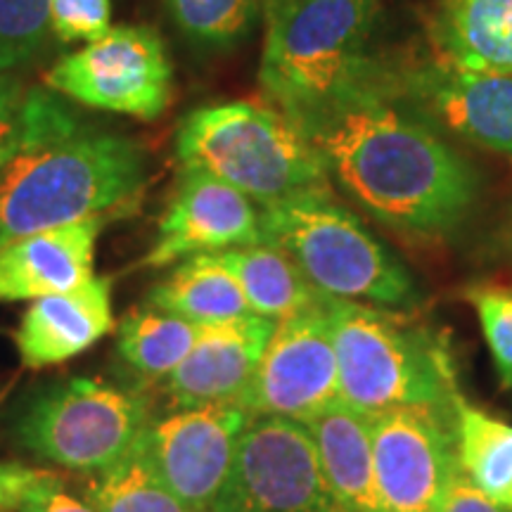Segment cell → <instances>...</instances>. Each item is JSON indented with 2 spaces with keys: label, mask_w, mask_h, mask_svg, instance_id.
I'll list each match as a JSON object with an SVG mask.
<instances>
[{
  "label": "cell",
  "mask_w": 512,
  "mask_h": 512,
  "mask_svg": "<svg viewBox=\"0 0 512 512\" xmlns=\"http://www.w3.org/2000/svg\"><path fill=\"white\" fill-rule=\"evenodd\" d=\"M325 482L342 512H384L375 479L370 415L337 401L306 422Z\"/></svg>",
  "instance_id": "18"
},
{
  "label": "cell",
  "mask_w": 512,
  "mask_h": 512,
  "mask_svg": "<svg viewBox=\"0 0 512 512\" xmlns=\"http://www.w3.org/2000/svg\"><path fill=\"white\" fill-rule=\"evenodd\" d=\"M261 245L285 252L318 292L380 309H411L420 287L401 259L342 207L328 188L299 192L259 211Z\"/></svg>",
  "instance_id": "3"
},
{
  "label": "cell",
  "mask_w": 512,
  "mask_h": 512,
  "mask_svg": "<svg viewBox=\"0 0 512 512\" xmlns=\"http://www.w3.org/2000/svg\"><path fill=\"white\" fill-rule=\"evenodd\" d=\"M46 86L93 110L157 119L174 95V67L150 27H112L98 41L62 57Z\"/></svg>",
  "instance_id": "8"
},
{
  "label": "cell",
  "mask_w": 512,
  "mask_h": 512,
  "mask_svg": "<svg viewBox=\"0 0 512 512\" xmlns=\"http://www.w3.org/2000/svg\"><path fill=\"white\" fill-rule=\"evenodd\" d=\"M396 91L441 136L512 159V72L460 67L437 57L394 67Z\"/></svg>",
  "instance_id": "13"
},
{
  "label": "cell",
  "mask_w": 512,
  "mask_h": 512,
  "mask_svg": "<svg viewBox=\"0 0 512 512\" xmlns=\"http://www.w3.org/2000/svg\"><path fill=\"white\" fill-rule=\"evenodd\" d=\"M209 512H342L302 422L252 415Z\"/></svg>",
  "instance_id": "9"
},
{
  "label": "cell",
  "mask_w": 512,
  "mask_h": 512,
  "mask_svg": "<svg viewBox=\"0 0 512 512\" xmlns=\"http://www.w3.org/2000/svg\"><path fill=\"white\" fill-rule=\"evenodd\" d=\"M145 183L143 145L72 119L0 166V249L38 230L128 211Z\"/></svg>",
  "instance_id": "2"
},
{
  "label": "cell",
  "mask_w": 512,
  "mask_h": 512,
  "mask_svg": "<svg viewBox=\"0 0 512 512\" xmlns=\"http://www.w3.org/2000/svg\"><path fill=\"white\" fill-rule=\"evenodd\" d=\"M377 0H290L266 19L259 81L294 124L311 117L366 67Z\"/></svg>",
  "instance_id": "6"
},
{
  "label": "cell",
  "mask_w": 512,
  "mask_h": 512,
  "mask_svg": "<svg viewBox=\"0 0 512 512\" xmlns=\"http://www.w3.org/2000/svg\"><path fill=\"white\" fill-rule=\"evenodd\" d=\"M273 330L275 320L261 316L202 325L195 347L164 380L171 403L178 411L214 403L240 406Z\"/></svg>",
  "instance_id": "15"
},
{
  "label": "cell",
  "mask_w": 512,
  "mask_h": 512,
  "mask_svg": "<svg viewBox=\"0 0 512 512\" xmlns=\"http://www.w3.org/2000/svg\"><path fill=\"white\" fill-rule=\"evenodd\" d=\"M441 512H512L510 508H503L491 501L489 496H484L475 484L470 482L460 470V465L453 472L451 482H448L444 505Z\"/></svg>",
  "instance_id": "31"
},
{
  "label": "cell",
  "mask_w": 512,
  "mask_h": 512,
  "mask_svg": "<svg viewBox=\"0 0 512 512\" xmlns=\"http://www.w3.org/2000/svg\"><path fill=\"white\" fill-rule=\"evenodd\" d=\"M46 475V470H36L22 463H0V512L17 510L24 494Z\"/></svg>",
  "instance_id": "32"
},
{
  "label": "cell",
  "mask_w": 512,
  "mask_h": 512,
  "mask_svg": "<svg viewBox=\"0 0 512 512\" xmlns=\"http://www.w3.org/2000/svg\"><path fill=\"white\" fill-rule=\"evenodd\" d=\"M147 304L195 325H219L254 316L235 275L216 254H195L183 259L169 278L150 292Z\"/></svg>",
  "instance_id": "21"
},
{
  "label": "cell",
  "mask_w": 512,
  "mask_h": 512,
  "mask_svg": "<svg viewBox=\"0 0 512 512\" xmlns=\"http://www.w3.org/2000/svg\"><path fill=\"white\" fill-rule=\"evenodd\" d=\"M216 256L235 275L254 316L278 323L330 299L309 283L290 256L271 245L226 249Z\"/></svg>",
  "instance_id": "20"
},
{
  "label": "cell",
  "mask_w": 512,
  "mask_h": 512,
  "mask_svg": "<svg viewBox=\"0 0 512 512\" xmlns=\"http://www.w3.org/2000/svg\"><path fill=\"white\" fill-rule=\"evenodd\" d=\"M200 330L202 325L147 304L121 320L117 349L138 375L166 380L195 347Z\"/></svg>",
  "instance_id": "23"
},
{
  "label": "cell",
  "mask_w": 512,
  "mask_h": 512,
  "mask_svg": "<svg viewBox=\"0 0 512 512\" xmlns=\"http://www.w3.org/2000/svg\"><path fill=\"white\" fill-rule=\"evenodd\" d=\"M112 330V285L93 275L62 294L34 299L17 330L22 363L41 370L79 356Z\"/></svg>",
  "instance_id": "17"
},
{
  "label": "cell",
  "mask_w": 512,
  "mask_h": 512,
  "mask_svg": "<svg viewBox=\"0 0 512 512\" xmlns=\"http://www.w3.org/2000/svg\"><path fill=\"white\" fill-rule=\"evenodd\" d=\"M458 465L491 501L512 510V425L456 399Z\"/></svg>",
  "instance_id": "22"
},
{
  "label": "cell",
  "mask_w": 512,
  "mask_h": 512,
  "mask_svg": "<svg viewBox=\"0 0 512 512\" xmlns=\"http://www.w3.org/2000/svg\"><path fill=\"white\" fill-rule=\"evenodd\" d=\"M430 38L460 67L512 72V0H437Z\"/></svg>",
  "instance_id": "19"
},
{
  "label": "cell",
  "mask_w": 512,
  "mask_h": 512,
  "mask_svg": "<svg viewBox=\"0 0 512 512\" xmlns=\"http://www.w3.org/2000/svg\"><path fill=\"white\" fill-rule=\"evenodd\" d=\"M339 401L358 413L394 408L456 411V375L446 344L373 306L330 299Z\"/></svg>",
  "instance_id": "5"
},
{
  "label": "cell",
  "mask_w": 512,
  "mask_h": 512,
  "mask_svg": "<svg viewBox=\"0 0 512 512\" xmlns=\"http://www.w3.org/2000/svg\"><path fill=\"white\" fill-rule=\"evenodd\" d=\"M50 24L64 43H93L112 29L110 0H50Z\"/></svg>",
  "instance_id": "29"
},
{
  "label": "cell",
  "mask_w": 512,
  "mask_h": 512,
  "mask_svg": "<svg viewBox=\"0 0 512 512\" xmlns=\"http://www.w3.org/2000/svg\"><path fill=\"white\" fill-rule=\"evenodd\" d=\"M147 425L143 399L91 377H69L27 403L17 439L67 470L102 472L138 444Z\"/></svg>",
  "instance_id": "7"
},
{
  "label": "cell",
  "mask_w": 512,
  "mask_h": 512,
  "mask_svg": "<svg viewBox=\"0 0 512 512\" xmlns=\"http://www.w3.org/2000/svg\"><path fill=\"white\" fill-rule=\"evenodd\" d=\"M50 29V0H0V74L29 62Z\"/></svg>",
  "instance_id": "27"
},
{
  "label": "cell",
  "mask_w": 512,
  "mask_h": 512,
  "mask_svg": "<svg viewBox=\"0 0 512 512\" xmlns=\"http://www.w3.org/2000/svg\"><path fill=\"white\" fill-rule=\"evenodd\" d=\"M384 512H441L458 467L456 411L394 408L370 415Z\"/></svg>",
  "instance_id": "12"
},
{
  "label": "cell",
  "mask_w": 512,
  "mask_h": 512,
  "mask_svg": "<svg viewBox=\"0 0 512 512\" xmlns=\"http://www.w3.org/2000/svg\"><path fill=\"white\" fill-rule=\"evenodd\" d=\"M242 406L181 408L150 422L138 448L155 475L190 512H209L233 472L247 422Z\"/></svg>",
  "instance_id": "11"
},
{
  "label": "cell",
  "mask_w": 512,
  "mask_h": 512,
  "mask_svg": "<svg viewBox=\"0 0 512 512\" xmlns=\"http://www.w3.org/2000/svg\"><path fill=\"white\" fill-rule=\"evenodd\" d=\"M330 299L275 323L254 380L240 401L249 415L306 425L339 401Z\"/></svg>",
  "instance_id": "10"
},
{
  "label": "cell",
  "mask_w": 512,
  "mask_h": 512,
  "mask_svg": "<svg viewBox=\"0 0 512 512\" xmlns=\"http://www.w3.org/2000/svg\"><path fill=\"white\" fill-rule=\"evenodd\" d=\"M261 245L259 211L233 185L197 171H183L174 200L159 221L155 247L143 266H171L195 254Z\"/></svg>",
  "instance_id": "14"
},
{
  "label": "cell",
  "mask_w": 512,
  "mask_h": 512,
  "mask_svg": "<svg viewBox=\"0 0 512 512\" xmlns=\"http://www.w3.org/2000/svg\"><path fill=\"white\" fill-rule=\"evenodd\" d=\"M297 126L328 178L396 233L441 240L475 207V166L403 102L377 57Z\"/></svg>",
  "instance_id": "1"
},
{
  "label": "cell",
  "mask_w": 512,
  "mask_h": 512,
  "mask_svg": "<svg viewBox=\"0 0 512 512\" xmlns=\"http://www.w3.org/2000/svg\"><path fill=\"white\" fill-rule=\"evenodd\" d=\"M105 223V216H93L38 230L0 249V302H34L88 283Z\"/></svg>",
  "instance_id": "16"
},
{
  "label": "cell",
  "mask_w": 512,
  "mask_h": 512,
  "mask_svg": "<svg viewBox=\"0 0 512 512\" xmlns=\"http://www.w3.org/2000/svg\"><path fill=\"white\" fill-rule=\"evenodd\" d=\"M76 119L57 95L0 74V166L24 145Z\"/></svg>",
  "instance_id": "25"
},
{
  "label": "cell",
  "mask_w": 512,
  "mask_h": 512,
  "mask_svg": "<svg viewBox=\"0 0 512 512\" xmlns=\"http://www.w3.org/2000/svg\"><path fill=\"white\" fill-rule=\"evenodd\" d=\"M290 0H261V15L264 19H271L275 12H280Z\"/></svg>",
  "instance_id": "33"
},
{
  "label": "cell",
  "mask_w": 512,
  "mask_h": 512,
  "mask_svg": "<svg viewBox=\"0 0 512 512\" xmlns=\"http://www.w3.org/2000/svg\"><path fill=\"white\" fill-rule=\"evenodd\" d=\"M467 299L479 316L498 380L505 389H512V292L484 287L472 290Z\"/></svg>",
  "instance_id": "28"
},
{
  "label": "cell",
  "mask_w": 512,
  "mask_h": 512,
  "mask_svg": "<svg viewBox=\"0 0 512 512\" xmlns=\"http://www.w3.org/2000/svg\"><path fill=\"white\" fill-rule=\"evenodd\" d=\"M181 34L204 50H230L252 34L261 0H164Z\"/></svg>",
  "instance_id": "26"
},
{
  "label": "cell",
  "mask_w": 512,
  "mask_h": 512,
  "mask_svg": "<svg viewBox=\"0 0 512 512\" xmlns=\"http://www.w3.org/2000/svg\"><path fill=\"white\" fill-rule=\"evenodd\" d=\"M86 501L98 512H190L155 475L138 444L98 472L88 484Z\"/></svg>",
  "instance_id": "24"
},
{
  "label": "cell",
  "mask_w": 512,
  "mask_h": 512,
  "mask_svg": "<svg viewBox=\"0 0 512 512\" xmlns=\"http://www.w3.org/2000/svg\"><path fill=\"white\" fill-rule=\"evenodd\" d=\"M15 512H98L88 501H79L72 494H67L60 479L48 475L31 486L19 501Z\"/></svg>",
  "instance_id": "30"
},
{
  "label": "cell",
  "mask_w": 512,
  "mask_h": 512,
  "mask_svg": "<svg viewBox=\"0 0 512 512\" xmlns=\"http://www.w3.org/2000/svg\"><path fill=\"white\" fill-rule=\"evenodd\" d=\"M176 157L183 171L219 178L259 207L330 183L311 140L271 102L235 100L190 112L178 126Z\"/></svg>",
  "instance_id": "4"
}]
</instances>
